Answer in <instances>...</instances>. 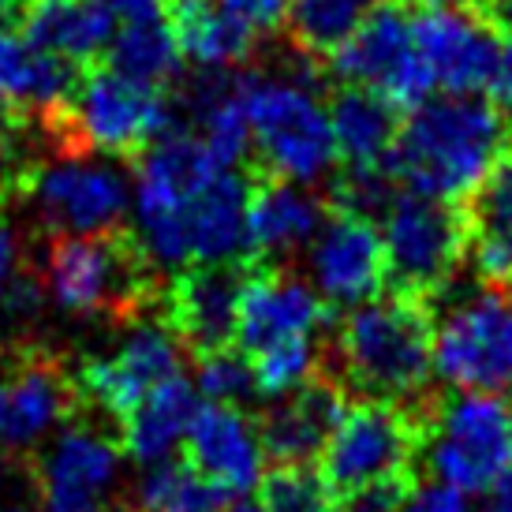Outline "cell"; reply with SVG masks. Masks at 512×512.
<instances>
[{
    "label": "cell",
    "mask_w": 512,
    "mask_h": 512,
    "mask_svg": "<svg viewBox=\"0 0 512 512\" xmlns=\"http://www.w3.org/2000/svg\"><path fill=\"white\" fill-rule=\"evenodd\" d=\"M486 94L498 105V113L512 124V34H501V49L494 60V72L486 83Z\"/></svg>",
    "instance_id": "cell-36"
},
{
    "label": "cell",
    "mask_w": 512,
    "mask_h": 512,
    "mask_svg": "<svg viewBox=\"0 0 512 512\" xmlns=\"http://www.w3.org/2000/svg\"><path fill=\"white\" fill-rule=\"evenodd\" d=\"M217 4L236 19H243L255 34H266V30H277L285 23L292 0H217Z\"/></svg>",
    "instance_id": "cell-35"
},
{
    "label": "cell",
    "mask_w": 512,
    "mask_h": 512,
    "mask_svg": "<svg viewBox=\"0 0 512 512\" xmlns=\"http://www.w3.org/2000/svg\"><path fill=\"white\" fill-rule=\"evenodd\" d=\"M0 494H4V460H0Z\"/></svg>",
    "instance_id": "cell-45"
},
{
    "label": "cell",
    "mask_w": 512,
    "mask_h": 512,
    "mask_svg": "<svg viewBox=\"0 0 512 512\" xmlns=\"http://www.w3.org/2000/svg\"><path fill=\"white\" fill-rule=\"evenodd\" d=\"M415 490H419L415 471L385 475V479L356 486V490H348V494H337V512H400Z\"/></svg>",
    "instance_id": "cell-33"
},
{
    "label": "cell",
    "mask_w": 512,
    "mask_h": 512,
    "mask_svg": "<svg viewBox=\"0 0 512 512\" xmlns=\"http://www.w3.org/2000/svg\"><path fill=\"white\" fill-rule=\"evenodd\" d=\"M184 356L187 348L169 326V318H143L109 356L86 359L75 385L79 397L120 423L157 385L184 374Z\"/></svg>",
    "instance_id": "cell-13"
},
{
    "label": "cell",
    "mask_w": 512,
    "mask_h": 512,
    "mask_svg": "<svg viewBox=\"0 0 512 512\" xmlns=\"http://www.w3.org/2000/svg\"><path fill=\"white\" fill-rule=\"evenodd\" d=\"M344 389L329 374H318L307 385H299L296 393L273 400V408L258 419L266 460L270 464H314L333 430L341 423Z\"/></svg>",
    "instance_id": "cell-20"
},
{
    "label": "cell",
    "mask_w": 512,
    "mask_h": 512,
    "mask_svg": "<svg viewBox=\"0 0 512 512\" xmlns=\"http://www.w3.org/2000/svg\"><path fill=\"white\" fill-rule=\"evenodd\" d=\"M412 34L434 79V90L441 94L486 90L501 49V30L486 15L460 8H415Z\"/></svg>",
    "instance_id": "cell-16"
},
{
    "label": "cell",
    "mask_w": 512,
    "mask_h": 512,
    "mask_svg": "<svg viewBox=\"0 0 512 512\" xmlns=\"http://www.w3.org/2000/svg\"><path fill=\"white\" fill-rule=\"evenodd\" d=\"M83 68L45 53L19 30V23H0V94L15 105H38L42 113L72 98Z\"/></svg>",
    "instance_id": "cell-25"
},
{
    "label": "cell",
    "mask_w": 512,
    "mask_h": 512,
    "mask_svg": "<svg viewBox=\"0 0 512 512\" xmlns=\"http://www.w3.org/2000/svg\"><path fill=\"white\" fill-rule=\"evenodd\" d=\"M486 494H490L486 512H512V464L494 479V486H490Z\"/></svg>",
    "instance_id": "cell-40"
},
{
    "label": "cell",
    "mask_w": 512,
    "mask_h": 512,
    "mask_svg": "<svg viewBox=\"0 0 512 512\" xmlns=\"http://www.w3.org/2000/svg\"><path fill=\"white\" fill-rule=\"evenodd\" d=\"M251 367H255V382L258 393L266 400H281L288 393H296L299 385H307L311 378L322 374V344L318 337H307V341H288L277 344V348H266L258 356H247Z\"/></svg>",
    "instance_id": "cell-31"
},
{
    "label": "cell",
    "mask_w": 512,
    "mask_h": 512,
    "mask_svg": "<svg viewBox=\"0 0 512 512\" xmlns=\"http://www.w3.org/2000/svg\"><path fill=\"white\" fill-rule=\"evenodd\" d=\"M512 124L494 101L438 94L408 113L389 154L393 184L438 202H468L498 165Z\"/></svg>",
    "instance_id": "cell-1"
},
{
    "label": "cell",
    "mask_w": 512,
    "mask_h": 512,
    "mask_svg": "<svg viewBox=\"0 0 512 512\" xmlns=\"http://www.w3.org/2000/svg\"><path fill=\"white\" fill-rule=\"evenodd\" d=\"M326 64L341 86L374 90L408 113L434 98V79L415 45L412 12L404 0H382Z\"/></svg>",
    "instance_id": "cell-10"
},
{
    "label": "cell",
    "mask_w": 512,
    "mask_h": 512,
    "mask_svg": "<svg viewBox=\"0 0 512 512\" xmlns=\"http://www.w3.org/2000/svg\"><path fill=\"white\" fill-rule=\"evenodd\" d=\"M329 124L344 169H385L400 135V109L389 98L359 86H341L329 98ZM389 172V169H385Z\"/></svg>",
    "instance_id": "cell-23"
},
{
    "label": "cell",
    "mask_w": 512,
    "mask_h": 512,
    "mask_svg": "<svg viewBox=\"0 0 512 512\" xmlns=\"http://www.w3.org/2000/svg\"><path fill=\"white\" fill-rule=\"evenodd\" d=\"M329 311L333 307L314 292L311 281H299L296 273L270 262H251L240 292L236 348L243 356H258L277 344L318 337L333 322Z\"/></svg>",
    "instance_id": "cell-15"
},
{
    "label": "cell",
    "mask_w": 512,
    "mask_h": 512,
    "mask_svg": "<svg viewBox=\"0 0 512 512\" xmlns=\"http://www.w3.org/2000/svg\"><path fill=\"white\" fill-rule=\"evenodd\" d=\"M266 512H337V494L314 464H273L258 483Z\"/></svg>",
    "instance_id": "cell-30"
},
{
    "label": "cell",
    "mask_w": 512,
    "mask_h": 512,
    "mask_svg": "<svg viewBox=\"0 0 512 512\" xmlns=\"http://www.w3.org/2000/svg\"><path fill=\"white\" fill-rule=\"evenodd\" d=\"M120 464V434L68 419L34 460L42 512H105L120 479Z\"/></svg>",
    "instance_id": "cell-12"
},
{
    "label": "cell",
    "mask_w": 512,
    "mask_h": 512,
    "mask_svg": "<svg viewBox=\"0 0 512 512\" xmlns=\"http://www.w3.org/2000/svg\"><path fill=\"white\" fill-rule=\"evenodd\" d=\"M483 12L501 34H512V0H486Z\"/></svg>",
    "instance_id": "cell-41"
},
{
    "label": "cell",
    "mask_w": 512,
    "mask_h": 512,
    "mask_svg": "<svg viewBox=\"0 0 512 512\" xmlns=\"http://www.w3.org/2000/svg\"><path fill=\"white\" fill-rule=\"evenodd\" d=\"M382 0H292L288 4V38L303 57L329 60L370 19Z\"/></svg>",
    "instance_id": "cell-29"
},
{
    "label": "cell",
    "mask_w": 512,
    "mask_h": 512,
    "mask_svg": "<svg viewBox=\"0 0 512 512\" xmlns=\"http://www.w3.org/2000/svg\"><path fill=\"white\" fill-rule=\"evenodd\" d=\"M251 262H202L176 273L165 299V318L187 352L210 356L236 344L240 292Z\"/></svg>",
    "instance_id": "cell-17"
},
{
    "label": "cell",
    "mask_w": 512,
    "mask_h": 512,
    "mask_svg": "<svg viewBox=\"0 0 512 512\" xmlns=\"http://www.w3.org/2000/svg\"><path fill=\"white\" fill-rule=\"evenodd\" d=\"M195 389H199L202 400L232 404V408H243V404L262 397L255 382V367H251V359L243 356L236 344L221 348V352H210V356H199Z\"/></svg>",
    "instance_id": "cell-32"
},
{
    "label": "cell",
    "mask_w": 512,
    "mask_h": 512,
    "mask_svg": "<svg viewBox=\"0 0 512 512\" xmlns=\"http://www.w3.org/2000/svg\"><path fill=\"white\" fill-rule=\"evenodd\" d=\"M404 4H419V8H460V12H479L486 0H404Z\"/></svg>",
    "instance_id": "cell-42"
},
{
    "label": "cell",
    "mask_w": 512,
    "mask_h": 512,
    "mask_svg": "<svg viewBox=\"0 0 512 512\" xmlns=\"http://www.w3.org/2000/svg\"><path fill=\"white\" fill-rule=\"evenodd\" d=\"M101 8H109L116 19H150L165 15V0H98Z\"/></svg>",
    "instance_id": "cell-38"
},
{
    "label": "cell",
    "mask_w": 512,
    "mask_h": 512,
    "mask_svg": "<svg viewBox=\"0 0 512 512\" xmlns=\"http://www.w3.org/2000/svg\"><path fill=\"white\" fill-rule=\"evenodd\" d=\"M184 456L232 498H247L266 475V445L258 419L232 404L202 400L184 438Z\"/></svg>",
    "instance_id": "cell-18"
},
{
    "label": "cell",
    "mask_w": 512,
    "mask_h": 512,
    "mask_svg": "<svg viewBox=\"0 0 512 512\" xmlns=\"http://www.w3.org/2000/svg\"><path fill=\"white\" fill-rule=\"evenodd\" d=\"M79 408V385L42 356H23L0 382V445L34 449Z\"/></svg>",
    "instance_id": "cell-19"
},
{
    "label": "cell",
    "mask_w": 512,
    "mask_h": 512,
    "mask_svg": "<svg viewBox=\"0 0 512 512\" xmlns=\"http://www.w3.org/2000/svg\"><path fill=\"white\" fill-rule=\"evenodd\" d=\"M389 285L419 299L449 288L456 266L468 258L471 217L468 202H438L397 191L382 214Z\"/></svg>",
    "instance_id": "cell-7"
},
{
    "label": "cell",
    "mask_w": 512,
    "mask_h": 512,
    "mask_svg": "<svg viewBox=\"0 0 512 512\" xmlns=\"http://www.w3.org/2000/svg\"><path fill=\"white\" fill-rule=\"evenodd\" d=\"M400 512H471V505H468V494H460L453 486L430 483V486H419Z\"/></svg>",
    "instance_id": "cell-37"
},
{
    "label": "cell",
    "mask_w": 512,
    "mask_h": 512,
    "mask_svg": "<svg viewBox=\"0 0 512 512\" xmlns=\"http://www.w3.org/2000/svg\"><path fill=\"white\" fill-rule=\"evenodd\" d=\"M333 382L363 400L419 404L434 374V311L427 299L389 288L348 307L329 337Z\"/></svg>",
    "instance_id": "cell-2"
},
{
    "label": "cell",
    "mask_w": 512,
    "mask_h": 512,
    "mask_svg": "<svg viewBox=\"0 0 512 512\" xmlns=\"http://www.w3.org/2000/svg\"><path fill=\"white\" fill-rule=\"evenodd\" d=\"M60 154L139 157L172 128L165 90L124 79L109 64H90L75 79L72 98L45 113Z\"/></svg>",
    "instance_id": "cell-4"
},
{
    "label": "cell",
    "mask_w": 512,
    "mask_h": 512,
    "mask_svg": "<svg viewBox=\"0 0 512 512\" xmlns=\"http://www.w3.org/2000/svg\"><path fill=\"white\" fill-rule=\"evenodd\" d=\"M15 262H19V243H15L8 221L0 217V285H4L8 277H15Z\"/></svg>",
    "instance_id": "cell-39"
},
{
    "label": "cell",
    "mask_w": 512,
    "mask_h": 512,
    "mask_svg": "<svg viewBox=\"0 0 512 512\" xmlns=\"http://www.w3.org/2000/svg\"><path fill=\"white\" fill-rule=\"evenodd\" d=\"M105 64L124 79H135L154 90H169L184 72V49L176 42L169 15L124 19L105 49Z\"/></svg>",
    "instance_id": "cell-27"
},
{
    "label": "cell",
    "mask_w": 512,
    "mask_h": 512,
    "mask_svg": "<svg viewBox=\"0 0 512 512\" xmlns=\"http://www.w3.org/2000/svg\"><path fill=\"white\" fill-rule=\"evenodd\" d=\"M42 281L53 303L72 314L135 318L154 303V262L135 232L53 236L45 247Z\"/></svg>",
    "instance_id": "cell-5"
},
{
    "label": "cell",
    "mask_w": 512,
    "mask_h": 512,
    "mask_svg": "<svg viewBox=\"0 0 512 512\" xmlns=\"http://www.w3.org/2000/svg\"><path fill=\"white\" fill-rule=\"evenodd\" d=\"M228 512H266V509H262V505H258V501H232V509H228Z\"/></svg>",
    "instance_id": "cell-43"
},
{
    "label": "cell",
    "mask_w": 512,
    "mask_h": 512,
    "mask_svg": "<svg viewBox=\"0 0 512 512\" xmlns=\"http://www.w3.org/2000/svg\"><path fill=\"white\" fill-rule=\"evenodd\" d=\"M34 210L53 236H98L124 225L131 202L128 176L90 154H64L30 180Z\"/></svg>",
    "instance_id": "cell-11"
},
{
    "label": "cell",
    "mask_w": 512,
    "mask_h": 512,
    "mask_svg": "<svg viewBox=\"0 0 512 512\" xmlns=\"http://www.w3.org/2000/svg\"><path fill=\"white\" fill-rule=\"evenodd\" d=\"M240 90L258 169L303 187L333 172L341 157L329 124V101L318 98V90L303 75L240 72Z\"/></svg>",
    "instance_id": "cell-3"
},
{
    "label": "cell",
    "mask_w": 512,
    "mask_h": 512,
    "mask_svg": "<svg viewBox=\"0 0 512 512\" xmlns=\"http://www.w3.org/2000/svg\"><path fill=\"white\" fill-rule=\"evenodd\" d=\"M427 441V408L359 400L348 404L341 423L318 456V471L333 494H348L385 475L415 471Z\"/></svg>",
    "instance_id": "cell-9"
},
{
    "label": "cell",
    "mask_w": 512,
    "mask_h": 512,
    "mask_svg": "<svg viewBox=\"0 0 512 512\" xmlns=\"http://www.w3.org/2000/svg\"><path fill=\"white\" fill-rule=\"evenodd\" d=\"M199 404V389H195V382H187L184 374L169 378L165 385H157L150 397H143L120 419L116 434H120L124 453L131 460H139L143 468L146 464H157V460H169L184 445Z\"/></svg>",
    "instance_id": "cell-24"
},
{
    "label": "cell",
    "mask_w": 512,
    "mask_h": 512,
    "mask_svg": "<svg viewBox=\"0 0 512 512\" xmlns=\"http://www.w3.org/2000/svg\"><path fill=\"white\" fill-rule=\"evenodd\" d=\"M326 214V202L311 195V187L262 172L247 199V258L273 266L277 258L296 255L314 240Z\"/></svg>",
    "instance_id": "cell-21"
},
{
    "label": "cell",
    "mask_w": 512,
    "mask_h": 512,
    "mask_svg": "<svg viewBox=\"0 0 512 512\" xmlns=\"http://www.w3.org/2000/svg\"><path fill=\"white\" fill-rule=\"evenodd\" d=\"M307 273L329 307H356L389 285L382 228L370 217L329 206L322 228L307 243Z\"/></svg>",
    "instance_id": "cell-14"
},
{
    "label": "cell",
    "mask_w": 512,
    "mask_h": 512,
    "mask_svg": "<svg viewBox=\"0 0 512 512\" xmlns=\"http://www.w3.org/2000/svg\"><path fill=\"white\" fill-rule=\"evenodd\" d=\"M42 311V285L34 277L15 273L0 285V322L12 329H27Z\"/></svg>",
    "instance_id": "cell-34"
},
{
    "label": "cell",
    "mask_w": 512,
    "mask_h": 512,
    "mask_svg": "<svg viewBox=\"0 0 512 512\" xmlns=\"http://www.w3.org/2000/svg\"><path fill=\"white\" fill-rule=\"evenodd\" d=\"M232 494L214 486L191 460H157L135 483V512H228Z\"/></svg>",
    "instance_id": "cell-28"
},
{
    "label": "cell",
    "mask_w": 512,
    "mask_h": 512,
    "mask_svg": "<svg viewBox=\"0 0 512 512\" xmlns=\"http://www.w3.org/2000/svg\"><path fill=\"white\" fill-rule=\"evenodd\" d=\"M430 475L460 494H486L512 464V412L490 393H456L427 408Z\"/></svg>",
    "instance_id": "cell-8"
},
{
    "label": "cell",
    "mask_w": 512,
    "mask_h": 512,
    "mask_svg": "<svg viewBox=\"0 0 512 512\" xmlns=\"http://www.w3.org/2000/svg\"><path fill=\"white\" fill-rule=\"evenodd\" d=\"M187 4H195V0H165V15L176 12V8H187Z\"/></svg>",
    "instance_id": "cell-44"
},
{
    "label": "cell",
    "mask_w": 512,
    "mask_h": 512,
    "mask_svg": "<svg viewBox=\"0 0 512 512\" xmlns=\"http://www.w3.org/2000/svg\"><path fill=\"white\" fill-rule=\"evenodd\" d=\"M19 30L45 53L75 68H90L113 42L116 15L98 0H23Z\"/></svg>",
    "instance_id": "cell-22"
},
{
    "label": "cell",
    "mask_w": 512,
    "mask_h": 512,
    "mask_svg": "<svg viewBox=\"0 0 512 512\" xmlns=\"http://www.w3.org/2000/svg\"><path fill=\"white\" fill-rule=\"evenodd\" d=\"M169 23L184 49V60L199 64L202 72H225L255 53L258 34L243 19L225 12L217 0H195L187 8H176L169 12Z\"/></svg>",
    "instance_id": "cell-26"
},
{
    "label": "cell",
    "mask_w": 512,
    "mask_h": 512,
    "mask_svg": "<svg viewBox=\"0 0 512 512\" xmlns=\"http://www.w3.org/2000/svg\"><path fill=\"white\" fill-rule=\"evenodd\" d=\"M434 374L456 393H509L512 285H483L434 311Z\"/></svg>",
    "instance_id": "cell-6"
}]
</instances>
